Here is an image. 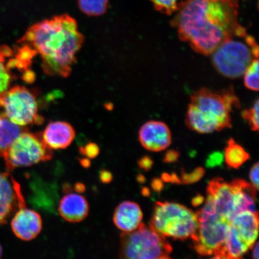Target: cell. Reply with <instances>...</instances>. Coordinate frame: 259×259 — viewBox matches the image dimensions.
<instances>
[{
  "label": "cell",
  "mask_w": 259,
  "mask_h": 259,
  "mask_svg": "<svg viewBox=\"0 0 259 259\" xmlns=\"http://www.w3.org/2000/svg\"><path fill=\"white\" fill-rule=\"evenodd\" d=\"M175 14L171 25L180 39L204 56L229 38L247 35L238 21L237 0H183Z\"/></svg>",
  "instance_id": "cell-1"
},
{
  "label": "cell",
  "mask_w": 259,
  "mask_h": 259,
  "mask_svg": "<svg viewBox=\"0 0 259 259\" xmlns=\"http://www.w3.org/2000/svg\"><path fill=\"white\" fill-rule=\"evenodd\" d=\"M77 22L68 15L54 16L32 25L19 44L40 55L49 75L67 77L83 43Z\"/></svg>",
  "instance_id": "cell-2"
},
{
  "label": "cell",
  "mask_w": 259,
  "mask_h": 259,
  "mask_svg": "<svg viewBox=\"0 0 259 259\" xmlns=\"http://www.w3.org/2000/svg\"><path fill=\"white\" fill-rule=\"evenodd\" d=\"M239 106L232 88L220 93L200 89L190 97L186 119L187 127L200 134L231 128V112Z\"/></svg>",
  "instance_id": "cell-3"
},
{
  "label": "cell",
  "mask_w": 259,
  "mask_h": 259,
  "mask_svg": "<svg viewBox=\"0 0 259 259\" xmlns=\"http://www.w3.org/2000/svg\"><path fill=\"white\" fill-rule=\"evenodd\" d=\"M196 213L181 204L155 203L150 227L158 234L176 239L193 238L198 229Z\"/></svg>",
  "instance_id": "cell-4"
},
{
  "label": "cell",
  "mask_w": 259,
  "mask_h": 259,
  "mask_svg": "<svg viewBox=\"0 0 259 259\" xmlns=\"http://www.w3.org/2000/svg\"><path fill=\"white\" fill-rule=\"evenodd\" d=\"M247 35L228 38L212 53L213 66L223 76L238 78L244 74L251 61L258 58V47H251L245 40Z\"/></svg>",
  "instance_id": "cell-5"
},
{
  "label": "cell",
  "mask_w": 259,
  "mask_h": 259,
  "mask_svg": "<svg viewBox=\"0 0 259 259\" xmlns=\"http://www.w3.org/2000/svg\"><path fill=\"white\" fill-rule=\"evenodd\" d=\"M171 251L164 236L143 223L135 231L121 234L120 259H158Z\"/></svg>",
  "instance_id": "cell-6"
},
{
  "label": "cell",
  "mask_w": 259,
  "mask_h": 259,
  "mask_svg": "<svg viewBox=\"0 0 259 259\" xmlns=\"http://www.w3.org/2000/svg\"><path fill=\"white\" fill-rule=\"evenodd\" d=\"M53 156V151L45 144L42 134L26 131L15 139L3 158L6 169L11 171L50 160Z\"/></svg>",
  "instance_id": "cell-7"
},
{
  "label": "cell",
  "mask_w": 259,
  "mask_h": 259,
  "mask_svg": "<svg viewBox=\"0 0 259 259\" xmlns=\"http://www.w3.org/2000/svg\"><path fill=\"white\" fill-rule=\"evenodd\" d=\"M0 107L6 118L22 127L41 124L44 121L38 115L36 97L23 86L12 87L0 95Z\"/></svg>",
  "instance_id": "cell-8"
},
{
  "label": "cell",
  "mask_w": 259,
  "mask_h": 259,
  "mask_svg": "<svg viewBox=\"0 0 259 259\" xmlns=\"http://www.w3.org/2000/svg\"><path fill=\"white\" fill-rule=\"evenodd\" d=\"M196 214L199 226L192 238L194 249L201 255L215 254L224 244L231 222L217 212L200 209Z\"/></svg>",
  "instance_id": "cell-9"
},
{
  "label": "cell",
  "mask_w": 259,
  "mask_h": 259,
  "mask_svg": "<svg viewBox=\"0 0 259 259\" xmlns=\"http://www.w3.org/2000/svg\"><path fill=\"white\" fill-rule=\"evenodd\" d=\"M237 189L238 180L228 183L222 178H214L207 188V195L211 199L216 212L230 222L238 214L236 208Z\"/></svg>",
  "instance_id": "cell-10"
},
{
  "label": "cell",
  "mask_w": 259,
  "mask_h": 259,
  "mask_svg": "<svg viewBox=\"0 0 259 259\" xmlns=\"http://www.w3.org/2000/svg\"><path fill=\"white\" fill-rule=\"evenodd\" d=\"M26 206L20 185L9 173L0 171V226L19 209Z\"/></svg>",
  "instance_id": "cell-11"
},
{
  "label": "cell",
  "mask_w": 259,
  "mask_h": 259,
  "mask_svg": "<svg viewBox=\"0 0 259 259\" xmlns=\"http://www.w3.org/2000/svg\"><path fill=\"white\" fill-rule=\"evenodd\" d=\"M139 139L147 150L158 152L169 147L171 134L169 127L164 122L151 120L142 126L139 132Z\"/></svg>",
  "instance_id": "cell-12"
},
{
  "label": "cell",
  "mask_w": 259,
  "mask_h": 259,
  "mask_svg": "<svg viewBox=\"0 0 259 259\" xmlns=\"http://www.w3.org/2000/svg\"><path fill=\"white\" fill-rule=\"evenodd\" d=\"M11 228L19 239L31 241L40 234L42 219L38 213L25 206L15 212L12 220Z\"/></svg>",
  "instance_id": "cell-13"
},
{
  "label": "cell",
  "mask_w": 259,
  "mask_h": 259,
  "mask_svg": "<svg viewBox=\"0 0 259 259\" xmlns=\"http://www.w3.org/2000/svg\"><path fill=\"white\" fill-rule=\"evenodd\" d=\"M258 215L257 211L245 210L236 214L230 224L238 237L250 248L253 247L258 236Z\"/></svg>",
  "instance_id": "cell-14"
},
{
  "label": "cell",
  "mask_w": 259,
  "mask_h": 259,
  "mask_svg": "<svg viewBox=\"0 0 259 259\" xmlns=\"http://www.w3.org/2000/svg\"><path fill=\"white\" fill-rule=\"evenodd\" d=\"M58 211L67 222H80L88 215L89 205L85 197L78 193L68 192L61 199Z\"/></svg>",
  "instance_id": "cell-15"
},
{
  "label": "cell",
  "mask_w": 259,
  "mask_h": 259,
  "mask_svg": "<svg viewBox=\"0 0 259 259\" xmlns=\"http://www.w3.org/2000/svg\"><path fill=\"white\" fill-rule=\"evenodd\" d=\"M42 137L52 150H59L66 148L72 144L75 137V131L67 122H51L45 129Z\"/></svg>",
  "instance_id": "cell-16"
},
{
  "label": "cell",
  "mask_w": 259,
  "mask_h": 259,
  "mask_svg": "<svg viewBox=\"0 0 259 259\" xmlns=\"http://www.w3.org/2000/svg\"><path fill=\"white\" fill-rule=\"evenodd\" d=\"M143 213L137 203L123 202L117 206L113 220L117 228L124 232L135 231L141 225Z\"/></svg>",
  "instance_id": "cell-17"
},
{
  "label": "cell",
  "mask_w": 259,
  "mask_h": 259,
  "mask_svg": "<svg viewBox=\"0 0 259 259\" xmlns=\"http://www.w3.org/2000/svg\"><path fill=\"white\" fill-rule=\"evenodd\" d=\"M26 131L25 127L15 124L0 113V157H4L13 142Z\"/></svg>",
  "instance_id": "cell-18"
},
{
  "label": "cell",
  "mask_w": 259,
  "mask_h": 259,
  "mask_svg": "<svg viewBox=\"0 0 259 259\" xmlns=\"http://www.w3.org/2000/svg\"><path fill=\"white\" fill-rule=\"evenodd\" d=\"M250 157V154L241 145L236 143L232 138L229 139L225 152L226 163L229 167L238 169Z\"/></svg>",
  "instance_id": "cell-19"
},
{
  "label": "cell",
  "mask_w": 259,
  "mask_h": 259,
  "mask_svg": "<svg viewBox=\"0 0 259 259\" xmlns=\"http://www.w3.org/2000/svg\"><path fill=\"white\" fill-rule=\"evenodd\" d=\"M11 49L4 47L0 49V95L9 90L12 79L11 70L5 64V58L11 56Z\"/></svg>",
  "instance_id": "cell-20"
},
{
  "label": "cell",
  "mask_w": 259,
  "mask_h": 259,
  "mask_svg": "<svg viewBox=\"0 0 259 259\" xmlns=\"http://www.w3.org/2000/svg\"><path fill=\"white\" fill-rule=\"evenodd\" d=\"M80 11L89 16L104 14L108 7V0H77Z\"/></svg>",
  "instance_id": "cell-21"
},
{
  "label": "cell",
  "mask_w": 259,
  "mask_h": 259,
  "mask_svg": "<svg viewBox=\"0 0 259 259\" xmlns=\"http://www.w3.org/2000/svg\"><path fill=\"white\" fill-rule=\"evenodd\" d=\"M244 85L246 88L254 92L258 91V60L254 58L244 72Z\"/></svg>",
  "instance_id": "cell-22"
},
{
  "label": "cell",
  "mask_w": 259,
  "mask_h": 259,
  "mask_svg": "<svg viewBox=\"0 0 259 259\" xmlns=\"http://www.w3.org/2000/svg\"><path fill=\"white\" fill-rule=\"evenodd\" d=\"M258 107L259 102L257 99L250 109H245L241 113L242 118L247 121L252 131L257 132L258 130Z\"/></svg>",
  "instance_id": "cell-23"
},
{
  "label": "cell",
  "mask_w": 259,
  "mask_h": 259,
  "mask_svg": "<svg viewBox=\"0 0 259 259\" xmlns=\"http://www.w3.org/2000/svg\"><path fill=\"white\" fill-rule=\"evenodd\" d=\"M179 0H151L154 7L161 14L171 15L177 11Z\"/></svg>",
  "instance_id": "cell-24"
},
{
  "label": "cell",
  "mask_w": 259,
  "mask_h": 259,
  "mask_svg": "<svg viewBox=\"0 0 259 259\" xmlns=\"http://www.w3.org/2000/svg\"><path fill=\"white\" fill-rule=\"evenodd\" d=\"M204 174H205V170L202 167H197L191 173H186L183 170L181 174V182L186 184L196 183L201 179Z\"/></svg>",
  "instance_id": "cell-25"
},
{
  "label": "cell",
  "mask_w": 259,
  "mask_h": 259,
  "mask_svg": "<svg viewBox=\"0 0 259 259\" xmlns=\"http://www.w3.org/2000/svg\"><path fill=\"white\" fill-rule=\"evenodd\" d=\"M223 155L220 152H214L209 155L206 161V166L208 168H213L220 166L223 163Z\"/></svg>",
  "instance_id": "cell-26"
},
{
  "label": "cell",
  "mask_w": 259,
  "mask_h": 259,
  "mask_svg": "<svg viewBox=\"0 0 259 259\" xmlns=\"http://www.w3.org/2000/svg\"><path fill=\"white\" fill-rule=\"evenodd\" d=\"M81 153L91 158H95L99 153L98 146L95 144H89L80 149Z\"/></svg>",
  "instance_id": "cell-27"
},
{
  "label": "cell",
  "mask_w": 259,
  "mask_h": 259,
  "mask_svg": "<svg viewBox=\"0 0 259 259\" xmlns=\"http://www.w3.org/2000/svg\"><path fill=\"white\" fill-rule=\"evenodd\" d=\"M258 163H255L252 167L250 173V178L252 186L257 190L258 189Z\"/></svg>",
  "instance_id": "cell-28"
},
{
  "label": "cell",
  "mask_w": 259,
  "mask_h": 259,
  "mask_svg": "<svg viewBox=\"0 0 259 259\" xmlns=\"http://www.w3.org/2000/svg\"><path fill=\"white\" fill-rule=\"evenodd\" d=\"M180 157L179 152L174 150H169L165 154L163 161L166 163H172L178 161Z\"/></svg>",
  "instance_id": "cell-29"
},
{
  "label": "cell",
  "mask_w": 259,
  "mask_h": 259,
  "mask_svg": "<svg viewBox=\"0 0 259 259\" xmlns=\"http://www.w3.org/2000/svg\"><path fill=\"white\" fill-rule=\"evenodd\" d=\"M154 162L149 156H144L139 161V166L146 171L150 170L153 167Z\"/></svg>",
  "instance_id": "cell-30"
},
{
  "label": "cell",
  "mask_w": 259,
  "mask_h": 259,
  "mask_svg": "<svg viewBox=\"0 0 259 259\" xmlns=\"http://www.w3.org/2000/svg\"><path fill=\"white\" fill-rule=\"evenodd\" d=\"M151 187L157 192H160L163 189L164 184L163 181L159 178H155L152 181Z\"/></svg>",
  "instance_id": "cell-31"
},
{
  "label": "cell",
  "mask_w": 259,
  "mask_h": 259,
  "mask_svg": "<svg viewBox=\"0 0 259 259\" xmlns=\"http://www.w3.org/2000/svg\"><path fill=\"white\" fill-rule=\"evenodd\" d=\"M203 202L204 197L200 194H197L196 196L193 197L192 204L193 206L197 207L201 205Z\"/></svg>",
  "instance_id": "cell-32"
},
{
  "label": "cell",
  "mask_w": 259,
  "mask_h": 259,
  "mask_svg": "<svg viewBox=\"0 0 259 259\" xmlns=\"http://www.w3.org/2000/svg\"><path fill=\"white\" fill-rule=\"evenodd\" d=\"M169 182L176 184H181V180L180 178L177 176L176 174H172L170 175V181Z\"/></svg>",
  "instance_id": "cell-33"
},
{
  "label": "cell",
  "mask_w": 259,
  "mask_h": 259,
  "mask_svg": "<svg viewBox=\"0 0 259 259\" xmlns=\"http://www.w3.org/2000/svg\"><path fill=\"white\" fill-rule=\"evenodd\" d=\"M253 251H252V257H253V259H259V248H258V243L257 242L256 244H254Z\"/></svg>",
  "instance_id": "cell-34"
},
{
  "label": "cell",
  "mask_w": 259,
  "mask_h": 259,
  "mask_svg": "<svg viewBox=\"0 0 259 259\" xmlns=\"http://www.w3.org/2000/svg\"><path fill=\"white\" fill-rule=\"evenodd\" d=\"M103 175H104V176H102V180L104 181V182H108V181H110L111 179V175L109 173L105 172L103 173Z\"/></svg>",
  "instance_id": "cell-35"
},
{
  "label": "cell",
  "mask_w": 259,
  "mask_h": 259,
  "mask_svg": "<svg viewBox=\"0 0 259 259\" xmlns=\"http://www.w3.org/2000/svg\"><path fill=\"white\" fill-rule=\"evenodd\" d=\"M142 193H143L145 196H149L150 194V190H149L148 188L145 187L143 190H142Z\"/></svg>",
  "instance_id": "cell-36"
},
{
  "label": "cell",
  "mask_w": 259,
  "mask_h": 259,
  "mask_svg": "<svg viewBox=\"0 0 259 259\" xmlns=\"http://www.w3.org/2000/svg\"><path fill=\"white\" fill-rule=\"evenodd\" d=\"M138 180L140 183H144L145 178L143 176H141V175H140V176L138 177Z\"/></svg>",
  "instance_id": "cell-37"
},
{
  "label": "cell",
  "mask_w": 259,
  "mask_h": 259,
  "mask_svg": "<svg viewBox=\"0 0 259 259\" xmlns=\"http://www.w3.org/2000/svg\"><path fill=\"white\" fill-rule=\"evenodd\" d=\"M210 259H225L221 256H220V255H215L214 257H212Z\"/></svg>",
  "instance_id": "cell-38"
},
{
  "label": "cell",
  "mask_w": 259,
  "mask_h": 259,
  "mask_svg": "<svg viewBox=\"0 0 259 259\" xmlns=\"http://www.w3.org/2000/svg\"><path fill=\"white\" fill-rule=\"evenodd\" d=\"M2 252H3V249H2V246L0 245V258H1V257H2Z\"/></svg>",
  "instance_id": "cell-39"
},
{
  "label": "cell",
  "mask_w": 259,
  "mask_h": 259,
  "mask_svg": "<svg viewBox=\"0 0 259 259\" xmlns=\"http://www.w3.org/2000/svg\"><path fill=\"white\" fill-rule=\"evenodd\" d=\"M158 259H171V258L170 257H168V255H167V256L162 257H160Z\"/></svg>",
  "instance_id": "cell-40"
}]
</instances>
